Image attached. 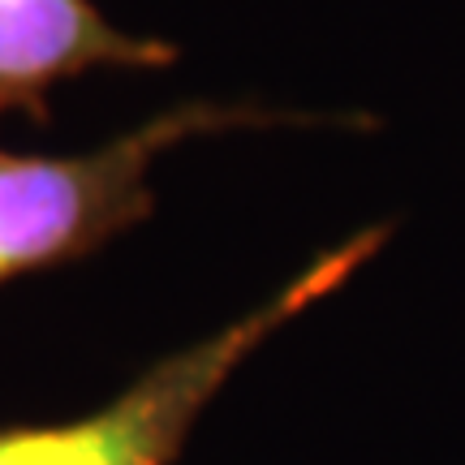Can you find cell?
Returning <instances> with one entry per match:
<instances>
[{
    "label": "cell",
    "instance_id": "6da1fadb",
    "mask_svg": "<svg viewBox=\"0 0 465 465\" xmlns=\"http://www.w3.org/2000/svg\"><path fill=\"white\" fill-rule=\"evenodd\" d=\"M388 237L392 224H371L319 250L259 306L164 353L91 414L69 422H0V465H177L224 383L281 328L341 293Z\"/></svg>",
    "mask_w": 465,
    "mask_h": 465
},
{
    "label": "cell",
    "instance_id": "7a4b0ae2",
    "mask_svg": "<svg viewBox=\"0 0 465 465\" xmlns=\"http://www.w3.org/2000/svg\"><path fill=\"white\" fill-rule=\"evenodd\" d=\"M323 116L267 113L259 104L182 100L134 130L74 155L0 151V289L17 276L83 263L155 216V168L168 151L229 130Z\"/></svg>",
    "mask_w": 465,
    "mask_h": 465
},
{
    "label": "cell",
    "instance_id": "3957f363",
    "mask_svg": "<svg viewBox=\"0 0 465 465\" xmlns=\"http://www.w3.org/2000/svg\"><path fill=\"white\" fill-rule=\"evenodd\" d=\"M177 44L121 31L95 0H0V121L52 125V95L95 69L160 74L177 65Z\"/></svg>",
    "mask_w": 465,
    "mask_h": 465
}]
</instances>
